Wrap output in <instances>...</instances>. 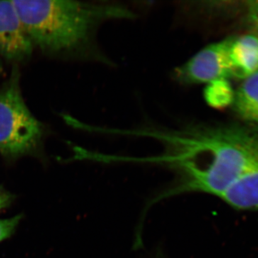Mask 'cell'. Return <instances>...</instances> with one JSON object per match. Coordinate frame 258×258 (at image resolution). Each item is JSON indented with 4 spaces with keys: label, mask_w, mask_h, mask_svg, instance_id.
<instances>
[{
    "label": "cell",
    "mask_w": 258,
    "mask_h": 258,
    "mask_svg": "<svg viewBox=\"0 0 258 258\" xmlns=\"http://www.w3.org/2000/svg\"><path fill=\"white\" fill-rule=\"evenodd\" d=\"M134 137L160 144L156 155L132 157V164L161 166L174 174L172 182L149 200L147 212L159 202L202 193L222 200L258 163V129L238 125L192 123L178 127L145 125Z\"/></svg>",
    "instance_id": "1"
},
{
    "label": "cell",
    "mask_w": 258,
    "mask_h": 258,
    "mask_svg": "<svg viewBox=\"0 0 258 258\" xmlns=\"http://www.w3.org/2000/svg\"><path fill=\"white\" fill-rule=\"evenodd\" d=\"M32 45L60 52L77 48L89 40L100 24L135 17L128 7L58 0L13 1Z\"/></svg>",
    "instance_id": "2"
},
{
    "label": "cell",
    "mask_w": 258,
    "mask_h": 258,
    "mask_svg": "<svg viewBox=\"0 0 258 258\" xmlns=\"http://www.w3.org/2000/svg\"><path fill=\"white\" fill-rule=\"evenodd\" d=\"M42 127L25 105L18 81L0 91V152L17 157L36 148Z\"/></svg>",
    "instance_id": "3"
},
{
    "label": "cell",
    "mask_w": 258,
    "mask_h": 258,
    "mask_svg": "<svg viewBox=\"0 0 258 258\" xmlns=\"http://www.w3.org/2000/svg\"><path fill=\"white\" fill-rule=\"evenodd\" d=\"M232 37L215 42L195 54L174 71V78L185 85L210 83L232 78L230 47Z\"/></svg>",
    "instance_id": "4"
},
{
    "label": "cell",
    "mask_w": 258,
    "mask_h": 258,
    "mask_svg": "<svg viewBox=\"0 0 258 258\" xmlns=\"http://www.w3.org/2000/svg\"><path fill=\"white\" fill-rule=\"evenodd\" d=\"M32 46L13 1H0V55L23 60L31 54Z\"/></svg>",
    "instance_id": "5"
},
{
    "label": "cell",
    "mask_w": 258,
    "mask_h": 258,
    "mask_svg": "<svg viewBox=\"0 0 258 258\" xmlns=\"http://www.w3.org/2000/svg\"><path fill=\"white\" fill-rule=\"evenodd\" d=\"M230 61L232 78L244 80L258 72V37L252 33L232 37Z\"/></svg>",
    "instance_id": "6"
},
{
    "label": "cell",
    "mask_w": 258,
    "mask_h": 258,
    "mask_svg": "<svg viewBox=\"0 0 258 258\" xmlns=\"http://www.w3.org/2000/svg\"><path fill=\"white\" fill-rule=\"evenodd\" d=\"M239 210H258V163L222 198Z\"/></svg>",
    "instance_id": "7"
},
{
    "label": "cell",
    "mask_w": 258,
    "mask_h": 258,
    "mask_svg": "<svg viewBox=\"0 0 258 258\" xmlns=\"http://www.w3.org/2000/svg\"><path fill=\"white\" fill-rule=\"evenodd\" d=\"M232 105L241 119L258 127V72L243 80Z\"/></svg>",
    "instance_id": "8"
},
{
    "label": "cell",
    "mask_w": 258,
    "mask_h": 258,
    "mask_svg": "<svg viewBox=\"0 0 258 258\" xmlns=\"http://www.w3.org/2000/svg\"><path fill=\"white\" fill-rule=\"evenodd\" d=\"M235 93L228 80H217L208 83L205 90V98L214 108H225L233 103Z\"/></svg>",
    "instance_id": "9"
},
{
    "label": "cell",
    "mask_w": 258,
    "mask_h": 258,
    "mask_svg": "<svg viewBox=\"0 0 258 258\" xmlns=\"http://www.w3.org/2000/svg\"><path fill=\"white\" fill-rule=\"evenodd\" d=\"M246 23L251 30V33L258 37V1L249 2L244 6Z\"/></svg>",
    "instance_id": "10"
},
{
    "label": "cell",
    "mask_w": 258,
    "mask_h": 258,
    "mask_svg": "<svg viewBox=\"0 0 258 258\" xmlns=\"http://www.w3.org/2000/svg\"><path fill=\"white\" fill-rule=\"evenodd\" d=\"M20 220V215L11 218L0 219V242L6 240L14 233Z\"/></svg>",
    "instance_id": "11"
},
{
    "label": "cell",
    "mask_w": 258,
    "mask_h": 258,
    "mask_svg": "<svg viewBox=\"0 0 258 258\" xmlns=\"http://www.w3.org/2000/svg\"><path fill=\"white\" fill-rule=\"evenodd\" d=\"M11 198L4 190L0 189V209L6 208L10 205Z\"/></svg>",
    "instance_id": "12"
},
{
    "label": "cell",
    "mask_w": 258,
    "mask_h": 258,
    "mask_svg": "<svg viewBox=\"0 0 258 258\" xmlns=\"http://www.w3.org/2000/svg\"><path fill=\"white\" fill-rule=\"evenodd\" d=\"M1 64H0V71H1Z\"/></svg>",
    "instance_id": "13"
}]
</instances>
